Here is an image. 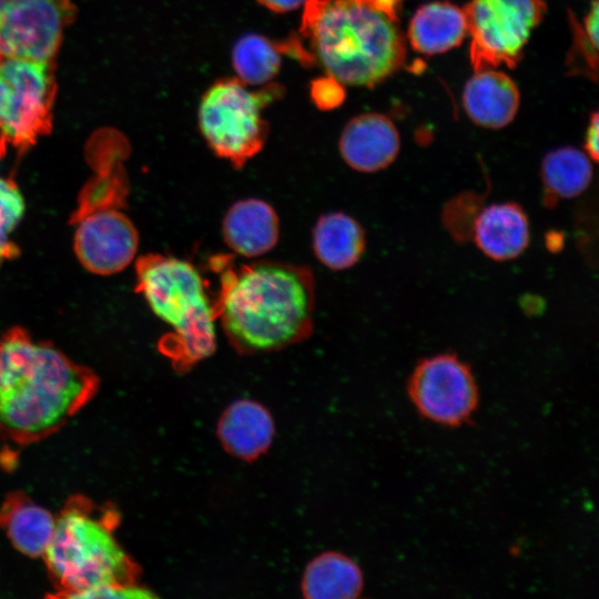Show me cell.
<instances>
[{"mask_svg":"<svg viewBox=\"0 0 599 599\" xmlns=\"http://www.w3.org/2000/svg\"><path fill=\"white\" fill-rule=\"evenodd\" d=\"M116 521L113 510L97 509L85 500L70 501L61 511L43 557L64 597L135 585L136 567L114 536Z\"/></svg>","mask_w":599,"mask_h":599,"instance_id":"cell-5","label":"cell"},{"mask_svg":"<svg viewBox=\"0 0 599 599\" xmlns=\"http://www.w3.org/2000/svg\"><path fill=\"white\" fill-rule=\"evenodd\" d=\"M24 213L23 196L10 179L0 177V267L4 261L14 258L19 248L9 235Z\"/></svg>","mask_w":599,"mask_h":599,"instance_id":"cell-24","label":"cell"},{"mask_svg":"<svg viewBox=\"0 0 599 599\" xmlns=\"http://www.w3.org/2000/svg\"><path fill=\"white\" fill-rule=\"evenodd\" d=\"M57 89L54 59L0 55V156L51 132Z\"/></svg>","mask_w":599,"mask_h":599,"instance_id":"cell-6","label":"cell"},{"mask_svg":"<svg viewBox=\"0 0 599 599\" xmlns=\"http://www.w3.org/2000/svg\"><path fill=\"white\" fill-rule=\"evenodd\" d=\"M488 258L506 262L519 257L530 243V223L524 207L514 201L481 207L473 225L471 236Z\"/></svg>","mask_w":599,"mask_h":599,"instance_id":"cell-13","label":"cell"},{"mask_svg":"<svg viewBox=\"0 0 599 599\" xmlns=\"http://www.w3.org/2000/svg\"><path fill=\"white\" fill-rule=\"evenodd\" d=\"M338 148L349 167L362 173H375L385 170L397 159L400 136L386 115L364 113L345 125Z\"/></svg>","mask_w":599,"mask_h":599,"instance_id":"cell-12","label":"cell"},{"mask_svg":"<svg viewBox=\"0 0 599 599\" xmlns=\"http://www.w3.org/2000/svg\"><path fill=\"white\" fill-rule=\"evenodd\" d=\"M74 251L90 272L110 275L124 270L139 245L132 221L116 207H101L77 215Z\"/></svg>","mask_w":599,"mask_h":599,"instance_id":"cell-11","label":"cell"},{"mask_svg":"<svg viewBox=\"0 0 599 599\" xmlns=\"http://www.w3.org/2000/svg\"><path fill=\"white\" fill-rule=\"evenodd\" d=\"M598 0H593L583 19L582 26L577 20H571L573 26V45L571 51V65L578 69L580 63L582 71L595 80L598 65Z\"/></svg>","mask_w":599,"mask_h":599,"instance_id":"cell-23","label":"cell"},{"mask_svg":"<svg viewBox=\"0 0 599 599\" xmlns=\"http://www.w3.org/2000/svg\"><path fill=\"white\" fill-rule=\"evenodd\" d=\"M225 244L244 257H257L270 252L280 237L278 216L271 204L260 199L233 203L222 221Z\"/></svg>","mask_w":599,"mask_h":599,"instance_id":"cell-14","label":"cell"},{"mask_svg":"<svg viewBox=\"0 0 599 599\" xmlns=\"http://www.w3.org/2000/svg\"><path fill=\"white\" fill-rule=\"evenodd\" d=\"M75 14L72 0H0V55L54 59Z\"/></svg>","mask_w":599,"mask_h":599,"instance_id":"cell-10","label":"cell"},{"mask_svg":"<svg viewBox=\"0 0 599 599\" xmlns=\"http://www.w3.org/2000/svg\"><path fill=\"white\" fill-rule=\"evenodd\" d=\"M261 4L275 12H287L298 8L307 0H257Z\"/></svg>","mask_w":599,"mask_h":599,"instance_id":"cell-28","label":"cell"},{"mask_svg":"<svg viewBox=\"0 0 599 599\" xmlns=\"http://www.w3.org/2000/svg\"><path fill=\"white\" fill-rule=\"evenodd\" d=\"M474 193H463L450 200L443 211V222L456 241L470 238L471 230L479 211V200Z\"/></svg>","mask_w":599,"mask_h":599,"instance_id":"cell-25","label":"cell"},{"mask_svg":"<svg viewBox=\"0 0 599 599\" xmlns=\"http://www.w3.org/2000/svg\"><path fill=\"white\" fill-rule=\"evenodd\" d=\"M317 260L327 268L344 271L359 262L366 248V234L353 216L335 211L323 214L312 232Z\"/></svg>","mask_w":599,"mask_h":599,"instance_id":"cell-17","label":"cell"},{"mask_svg":"<svg viewBox=\"0 0 599 599\" xmlns=\"http://www.w3.org/2000/svg\"><path fill=\"white\" fill-rule=\"evenodd\" d=\"M224 448L242 459H254L264 453L274 435L270 412L261 404L241 399L230 405L217 426Z\"/></svg>","mask_w":599,"mask_h":599,"instance_id":"cell-16","label":"cell"},{"mask_svg":"<svg viewBox=\"0 0 599 599\" xmlns=\"http://www.w3.org/2000/svg\"><path fill=\"white\" fill-rule=\"evenodd\" d=\"M363 575L348 557L328 552L316 557L307 566L302 589L304 596L315 599H348L359 595Z\"/></svg>","mask_w":599,"mask_h":599,"instance_id":"cell-21","label":"cell"},{"mask_svg":"<svg viewBox=\"0 0 599 599\" xmlns=\"http://www.w3.org/2000/svg\"><path fill=\"white\" fill-rule=\"evenodd\" d=\"M280 89L253 92L240 79H222L203 94L199 108L200 131L214 153L240 169L265 144L268 128L262 108Z\"/></svg>","mask_w":599,"mask_h":599,"instance_id":"cell-7","label":"cell"},{"mask_svg":"<svg viewBox=\"0 0 599 599\" xmlns=\"http://www.w3.org/2000/svg\"><path fill=\"white\" fill-rule=\"evenodd\" d=\"M220 275L216 321L242 354L282 349L313 331L315 283L303 265L260 261L234 266L227 255L211 258Z\"/></svg>","mask_w":599,"mask_h":599,"instance_id":"cell-1","label":"cell"},{"mask_svg":"<svg viewBox=\"0 0 599 599\" xmlns=\"http://www.w3.org/2000/svg\"><path fill=\"white\" fill-rule=\"evenodd\" d=\"M564 244V236L561 233H558L557 231H552L550 233H547L546 235V246L552 251L557 252L562 247Z\"/></svg>","mask_w":599,"mask_h":599,"instance_id":"cell-29","label":"cell"},{"mask_svg":"<svg viewBox=\"0 0 599 599\" xmlns=\"http://www.w3.org/2000/svg\"><path fill=\"white\" fill-rule=\"evenodd\" d=\"M398 0H308L303 33L327 74L341 84L373 87L398 70L405 40Z\"/></svg>","mask_w":599,"mask_h":599,"instance_id":"cell-3","label":"cell"},{"mask_svg":"<svg viewBox=\"0 0 599 599\" xmlns=\"http://www.w3.org/2000/svg\"><path fill=\"white\" fill-rule=\"evenodd\" d=\"M408 393L424 417L446 426L466 422L478 402L471 369L454 353L419 361L410 375Z\"/></svg>","mask_w":599,"mask_h":599,"instance_id":"cell-9","label":"cell"},{"mask_svg":"<svg viewBox=\"0 0 599 599\" xmlns=\"http://www.w3.org/2000/svg\"><path fill=\"white\" fill-rule=\"evenodd\" d=\"M136 291L171 333L160 343L176 369L185 370L216 347L215 308L197 268L177 257L146 254L136 261Z\"/></svg>","mask_w":599,"mask_h":599,"instance_id":"cell-4","label":"cell"},{"mask_svg":"<svg viewBox=\"0 0 599 599\" xmlns=\"http://www.w3.org/2000/svg\"><path fill=\"white\" fill-rule=\"evenodd\" d=\"M55 520L48 509L22 495H12L0 507V528L12 546L29 557H43Z\"/></svg>","mask_w":599,"mask_h":599,"instance_id":"cell-18","label":"cell"},{"mask_svg":"<svg viewBox=\"0 0 599 599\" xmlns=\"http://www.w3.org/2000/svg\"><path fill=\"white\" fill-rule=\"evenodd\" d=\"M476 71L514 67L545 11L544 0H471L464 8Z\"/></svg>","mask_w":599,"mask_h":599,"instance_id":"cell-8","label":"cell"},{"mask_svg":"<svg viewBox=\"0 0 599 599\" xmlns=\"http://www.w3.org/2000/svg\"><path fill=\"white\" fill-rule=\"evenodd\" d=\"M466 34L463 9L449 2H430L418 8L407 31L413 49L428 55L458 47Z\"/></svg>","mask_w":599,"mask_h":599,"instance_id":"cell-19","label":"cell"},{"mask_svg":"<svg viewBox=\"0 0 599 599\" xmlns=\"http://www.w3.org/2000/svg\"><path fill=\"white\" fill-rule=\"evenodd\" d=\"M94 374L20 327L0 337V432L17 443L58 430L93 396Z\"/></svg>","mask_w":599,"mask_h":599,"instance_id":"cell-2","label":"cell"},{"mask_svg":"<svg viewBox=\"0 0 599 599\" xmlns=\"http://www.w3.org/2000/svg\"><path fill=\"white\" fill-rule=\"evenodd\" d=\"M586 154L592 160L598 162L599 156V116L598 112H593L590 116L589 124L585 134L583 143Z\"/></svg>","mask_w":599,"mask_h":599,"instance_id":"cell-27","label":"cell"},{"mask_svg":"<svg viewBox=\"0 0 599 599\" xmlns=\"http://www.w3.org/2000/svg\"><path fill=\"white\" fill-rule=\"evenodd\" d=\"M342 93L341 83L331 77L316 82L313 87V95L315 101L318 104H322L323 108H332L338 104L342 100Z\"/></svg>","mask_w":599,"mask_h":599,"instance_id":"cell-26","label":"cell"},{"mask_svg":"<svg viewBox=\"0 0 599 599\" xmlns=\"http://www.w3.org/2000/svg\"><path fill=\"white\" fill-rule=\"evenodd\" d=\"M593 177L592 160L573 146L549 151L540 165L544 200L555 206L559 200H570L588 190Z\"/></svg>","mask_w":599,"mask_h":599,"instance_id":"cell-20","label":"cell"},{"mask_svg":"<svg viewBox=\"0 0 599 599\" xmlns=\"http://www.w3.org/2000/svg\"><path fill=\"white\" fill-rule=\"evenodd\" d=\"M285 51L295 52L306 61L311 60V54L302 52L297 44L276 43L254 33L243 35L236 41L232 52L238 79L245 84L267 83L278 72L281 57Z\"/></svg>","mask_w":599,"mask_h":599,"instance_id":"cell-22","label":"cell"},{"mask_svg":"<svg viewBox=\"0 0 599 599\" xmlns=\"http://www.w3.org/2000/svg\"><path fill=\"white\" fill-rule=\"evenodd\" d=\"M519 90L506 73L493 69L476 71L466 82L463 105L469 119L485 129H502L516 116Z\"/></svg>","mask_w":599,"mask_h":599,"instance_id":"cell-15","label":"cell"}]
</instances>
